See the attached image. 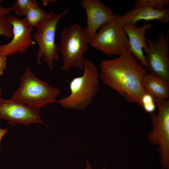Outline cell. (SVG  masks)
<instances>
[{"instance_id":"cell-17","label":"cell","mask_w":169,"mask_h":169,"mask_svg":"<svg viewBox=\"0 0 169 169\" xmlns=\"http://www.w3.org/2000/svg\"><path fill=\"white\" fill-rule=\"evenodd\" d=\"M33 0H17L10 8L16 14L20 17L25 15Z\"/></svg>"},{"instance_id":"cell-13","label":"cell","mask_w":169,"mask_h":169,"mask_svg":"<svg viewBox=\"0 0 169 169\" xmlns=\"http://www.w3.org/2000/svg\"><path fill=\"white\" fill-rule=\"evenodd\" d=\"M121 17L125 23L133 25L142 20H157L165 24L169 21V9L158 10L148 6L136 7L126 11Z\"/></svg>"},{"instance_id":"cell-1","label":"cell","mask_w":169,"mask_h":169,"mask_svg":"<svg viewBox=\"0 0 169 169\" xmlns=\"http://www.w3.org/2000/svg\"><path fill=\"white\" fill-rule=\"evenodd\" d=\"M99 67V77L103 84L127 101L141 106V98L146 93L142 82L147 69L128 49L117 58L103 59Z\"/></svg>"},{"instance_id":"cell-18","label":"cell","mask_w":169,"mask_h":169,"mask_svg":"<svg viewBox=\"0 0 169 169\" xmlns=\"http://www.w3.org/2000/svg\"><path fill=\"white\" fill-rule=\"evenodd\" d=\"M141 106L146 112L150 114L153 113L156 109L154 98L145 93L141 98Z\"/></svg>"},{"instance_id":"cell-22","label":"cell","mask_w":169,"mask_h":169,"mask_svg":"<svg viewBox=\"0 0 169 169\" xmlns=\"http://www.w3.org/2000/svg\"><path fill=\"white\" fill-rule=\"evenodd\" d=\"M8 128H0V146L1 145V141L3 137L8 133ZM1 152V150L0 149V152Z\"/></svg>"},{"instance_id":"cell-25","label":"cell","mask_w":169,"mask_h":169,"mask_svg":"<svg viewBox=\"0 0 169 169\" xmlns=\"http://www.w3.org/2000/svg\"><path fill=\"white\" fill-rule=\"evenodd\" d=\"M1 95V90L0 89V96Z\"/></svg>"},{"instance_id":"cell-9","label":"cell","mask_w":169,"mask_h":169,"mask_svg":"<svg viewBox=\"0 0 169 169\" xmlns=\"http://www.w3.org/2000/svg\"><path fill=\"white\" fill-rule=\"evenodd\" d=\"M6 18L13 27V37L9 43L0 45V55L7 57L19 53L24 54L35 42L31 32L33 28L29 27L25 17L20 19L14 15Z\"/></svg>"},{"instance_id":"cell-24","label":"cell","mask_w":169,"mask_h":169,"mask_svg":"<svg viewBox=\"0 0 169 169\" xmlns=\"http://www.w3.org/2000/svg\"><path fill=\"white\" fill-rule=\"evenodd\" d=\"M86 166L85 169H92V168L91 166V165L90 163L89 162L87 161H86ZM102 169H105V168L104 167Z\"/></svg>"},{"instance_id":"cell-8","label":"cell","mask_w":169,"mask_h":169,"mask_svg":"<svg viewBox=\"0 0 169 169\" xmlns=\"http://www.w3.org/2000/svg\"><path fill=\"white\" fill-rule=\"evenodd\" d=\"M169 32L159 33L156 40L146 38L148 51L145 55L150 73L169 81Z\"/></svg>"},{"instance_id":"cell-16","label":"cell","mask_w":169,"mask_h":169,"mask_svg":"<svg viewBox=\"0 0 169 169\" xmlns=\"http://www.w3.org/2000/svg\"><path fill=\"white\" fill-rule=\"evenodd\" d=\"M169 4V0H136L134 7L148 6L158 10H163Z\"/></svg>"},{"instance_id":"cell-20","label":"cell","mask_w":169,"mask_h":169,"mask_svg":"<svg viewBox=\"0 0 169 169\" xmlns=\"http://www.w3.org/2000/svg\"><path fill=\"white\" fill-rule=\"evenodd\" d=\"M7 57L0 55V76L3 74V72L6 67Z\"/></svg>"},{"instance_id":"cell-7","label":"cell","mask_w":169,"mask_h":169,"mask_svg":"<svg viewBox=\"0 0 169 169\" xmlns=\"http://www.w3.org/2000/svg\"><path fill=\"white\" fill-rule=\"evenodd\" d=\"M158 108L157 113L150 114L152 129L148 133V140L159 146L163 169L169 168V100L154 98Z\"/></svg>"},{"instance_id":"cell-14","label":"cell","mask_w":169,"mask_h":169,"mask_svg":"<svg viewBox=\"0 0 169 169\" xmlns=\"http://www.w3.org/2000/svg\"><path fill=\"white\" fill-rule=\"evenodd\" d=\"M146 93L154 98L167 100L169 96V81L154 74H146L142 82Z\"/></svg>"},{"instance_id":"cell-23","label":"cell","mask_w":169,"mask_h":169,"mask_svg":"<svg viewBox=\"0 0 169 169\" xmlns=\"http://www.w3.org/2000/svg\"><path fill=\"white\" fill-rule=\"evenodd\" d=\"M41 1L43 5L45 6H46L49 3H54L56 2V1L55 0H42Z\"/></svg>"},{"instance_id":"cell-5","label":"cell","mask_w":169,"mask_h":169,"mask_svg":"<svg viewBox=\"0 0 169 169\" xmlns=\"http://www.w3.org/2000/svg\"><path fill=\"white\" fill-rule=\"evenodd\" d=\"M125 23L121 15L114 13L112 19L99 28L92 38L91 45L107 56H119L129 48Z\"/></svg>"},{"instance_id":"cell-10","label":"cell","mask_w":169,"mask_h":169,"mask_svg":"<svg viewBox=\"0 0 169 169\" xmlns=\"http://www.w3.org/2000/svg\"><path fill=\"white\" fill-rule=\"evenodd\" d=\"M0 119L14 126L18 124L28 125L33 123L44 124L39 114V109L11 99H3L0 96Z\"/></svg>"},{"instance_id":"cell-3","label":"cell","mask_w":169,"mask_h":169,"mask_svg":"<svg viewBox=\"0 0 169 169\" xmlns=\"http://www.w3.org/2000/svg\"><path fill=\"white\" fill-rule=\"evenodd\" d=\"M92 39L86 28H83L78 23L62 30L59 46L63 60L62 71H66L73 67L83 70L86 60L83 55Z\"/></svg>"},{"instance_id":"cell-19","label":"cell","mask_w":169,"mask_h":169,"mask_svg":"<svg viewBox=\"0 0 169 169\" xmlns=\"http://www.w3.org/2000/svg\"><path fill=\"white\" fill-rule=\"evenodd\" d=\"M0 35L4 36L8 38L13 37V27L6 17L0 16Z\"/></svg>"},{"instance_id":"cell-21","label":"cell","mask_w":169,"mask_h":169,"mask_svg":"<svg viewBox=\"0 0 169 169\" xmlns=\"http://www.w3.org/2000/svg\"><path fill=\"white\" fill-rule=\"evenodd\" d=\"M11 11L10 8H3L0 5V16L6 17Z\"/></svg>"},{"instance_id":"cell-15","label":"cell","mask_w":169,"mask_h":169,"mask_svg":"<svg viewBox=\"0 0 169 169\" xmlns=\"http://www.w3.org/2000/svg\"><path fill=\"white\" fill-rule=\"evenodd\" d=\"M49 14L40 8L36 1L33 0L25 18L28 25L33 28L37 27L48 16Z\"/></svg>"},{"instance_id":"cell-12","label":"cell","mask_w":169,"mask_h":169,"mask_svg":"<svg viewBox=\"0 0 169 169\" xmlns=\"http://www.w3.org/2000/svg\"><path fill=\"white\" fill-rule=\"evenodd\" d=\"M152 26L150 23H146L139 27L136 25L125 23L124 28L128 37V49L135 58L146 68L147 65L144 50L146 54L148 51L146 33Z\"/></svg>"},{"instance_id":"cell-4","label":"cell","mask_w":169,"mask_h":169,"mask_svg":"<svg viewBox=\"0 0 169 169\" xmlns=\"http://www.w3.org/2000/svg\"><path fill=\"white\" fill-rule=\"evenodd\" d=\"M60 89L50 86L36 77L27 68L20 79V85L11 99L39 109L49 103H57Z\"/></svg>"},{"instance_id":"cell-11","label":"cell","mask_w":169,"mask_h":169,"mask_svg":"<svg viewBox=\"0 0 169 169\" xmlns=\"http://www.w3.org/2000/svg\"><path fill=\"white\" fill-rule=\"evenodd\" d=\"M80 2L86 14V28L92 38L98 29L112 19L114 13L100 0H81Z\"/></svg>"},{"instance_id":"cell-6","label":"cell","mask_w":169,"mask_h":169,"mask_svg":"<svg viewBox=\"0 0 169 169\" xmlns=\"http://www.w3.org/2000/svg\"><path fill=\"white\" fill-rule=\"evenodd\" d=\"M69 10V9H67L59 13L51 11L48 16L37 26L36 32L32 34L33 40L38 46L36 59L37 64H41V60L43 58L51 71L54 68V61L58 62L59 59L58 53L59 46L55 42L57 26L60 19L67 14Z\"/></svg>"},{"instance_id":"cell-2","label":"cell","mask_w":169,"mask_h":169,"mask_svg":"<svg viewBox=\"0 0 169 169\" xmlns=\"http://www.w3.org/2000/svg\"><path fill=\"white\" fill-rule=\"evenodd\" d=\"M83 74L75 77L69 82L70 93L57 101L67 109H83L92 102L98 93L99 84V74L94 63L86 59Z\"/></svg>"}]
</instances>
